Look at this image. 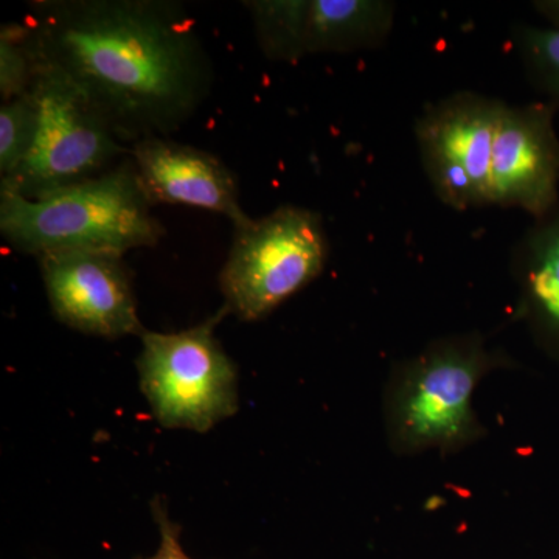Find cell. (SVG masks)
I'll list each match as a JSON object with an SVG mask.
<instances>
[{"label":"cell","mask_w":559,"mask_h":559,"mask_svg":"<svg viewBox=\"0 0 559 559\" xmlns=\"http://www.w3.org/2000/svg\"><path fill=\"white\" fill-rule=\"evenodd\" d=\"M533 5H535V9L538 10L540 14H544L547 20H550L559 27V0H550V2H535Z\"/></svg>","instance_id":"obj_17"},{"label":"cell","mask_w":559,"mask_h":559,"mask_svg":"<svg viewBox=\"0 0 559 559\" xmlns=\"http://www.w3.org/2000/svg\"><path fill=\"white\" fill-rule=\"evenodd\" d=\"M27 28L35 60L68 76L124 145L170 138L212 91V58L182 3L44 0Z\"/></svg>","instance_id":"obj_1"},{"label":"cell","mask_w":559,"mask_h":559,"mask_svg":"<svg viewBox=\"0 0 559 559\" xmlns=\"http://www.w3.org/2000/svg\"><path fill=\"white\" fill-rule=\"evenodd\" d=\"M520 314L532 333L559 355V210L536 219L511 253Z\"/></svg>","instance_id":"obj_11"},{"label":"cell","mask_w":559,"mask_h":559,"mask_svg":"<svg viewBox=\"0 0 559 559\" xmlns=\"http://www.w3.org/2000/svg\"><path fill=\"white\" fill-rule=\"evenodd\" d=\"M507 103L455 92L423 110L415 138L423 168L439 200L466 212L491 205V160Z\"/></svg>","instance_id":"obj_7"},{"label":"cell","mask_w":559,"mask_h":559,"mask_svg":"<svg viewBox=\"0 0 559 559\" xmlns=\"http://www.w3.org/2000/svg\"><path fill=\"white\" fill-rule=\"evenodd\" d=\"M226 314L224 307L193 329L140 336V388L164 428L209 432L237 414V367L215 337Z\"/></svg>","instance_id":"obj_6"},{"label":"cell","mask_w":559,"mask_h":559,"mask_svg":"<svg viewBox=\"0 0 559 559\" xmlns=\"http://www.w3.org/2000/svg\"><path fill=\"white\" fill-rule=\"evenodd\" d=\"M385 0H300L301 57L380 49L395 24Z\"/></svg>","instance_id":"obj_12"},{"label":"cell","mask_w":559,"mask_h":559,"mask_svg":"<svg viewBox=\"0 0 559 559\" xmlns=\"http://www.w3.org/2000/svg\"><path fill=\"white\" fill-rule=\"evenodd\" d=\"M36 61V60H35ZM31 92L38 109V127L27 159L0 190L28 200L83 182L130 156L105 117L57 69L36 61Z\"/></svg>","instance_id":"obj_5"},{"label":"cell","mask_w":559,"mask_h":559,"mask_svg":"<svg viewBox=\"0 0 559 559\" xmlns=\"http://www.w3.org/2000/svg\"><path fill=\"white\" fill-rule=\"evenodd\" d=\"M35 68L27 25H3L0 33V94L3 103L31 91Z\"/></svg>","instance_id":"obj_15"},{"label":"cell","mask_w":559,"mask_h":559,"mask_svg":"<svg viewBox=\"0 0 559 559\" xmlns=\"http://www.w3.org/2000/svg\"><path fill=\"white\" fill-rule=\"evenodd\" d=\"M55 318L69 329L117 340L143 334L123 255L62 250L38 257Z\"/></svg>","instance_id":"obj_8"},{"label":"cell","mask_w":559,"mask_h":559,"mask_svg":"<svg viewBox=\"0 0 559 559\" xmlns=\"http://www.w3.org/2000/svg\"><path fill=\"white\" fill-rule=\"evenodd\" d=\"M154 521L160 533V546L156 554L150 558L138 559H191L189 555L183 551L182 544H180V527L176 522L170 520L168 511L165 509L160 499H154L153 502Z\"/></svg>","instance_id":"obj_16"},{"label":"cell","mask_w":559,"mask_h":559,"mask_svg":"<svg viewBox=\"0 0 559 559\" xmlns=\"http://www.w3.org/2000/svg\"><path fill=\"white\" fill-rule=\"evenodd\" d=\"M38 127L32 92L0 106V176L10 179L27 159Z\"/></svg>","instance_id":"obj_13"},{"label":"cell","mask_w":559,"mask_h":559,"mask_svg":"<svg viewBox=\"0 0 559 559\" xmlns=\"http://www.w3.org/2000/svg\"><path fill=\"white\" fill-rule=\"evenodd\" d=\"M511 366L509 355L489 348L477 331L440 337L401 360L384 390L389 447L399 455L452 454L476 443L485 428L473 409L474 392L491 371Z\"/></svg>","instance_id":"obj_3"},{"label":"cell","mask_w":559,"mask_h":559,"mask_svg":"<svg viewBox=\"0 0 559 559\" xmlns=\"http://www.w3.org/2000/svg\"><path fill=\"white\" fill-rule=\"evenodd\" d=\"M329 255L322 216L299 205H280L235 230L219 274L224 307L245 322L266 319L322 274Z\"/></svg>","instance_id":"obj_4"},{"label":"cell","mask_w":559,"mask_h":559,"mask_svg":"<svg viewBox=\"0 0 559 559\" xmlns=\"http://www.w3.org/2000/svg\"><path fill=\"white\" fill-rule=\"evenodd\" d=\"M0 234L10 248L28 255L62 250L123 255L156 248L165 227L130 157L100 176L36 200L0 190Z\"/></svg>","instance_id":"obj_2"},{"label":"cell","mask_w":559,"mask_h":559,"mask_svg":"<svg viewBox=\"0 0 559 559\" xmlns=\"http://www.w3.org/2000/svg\"><path fill=\"white\" fill-rule=\"evenodd\" d=\"M514 47L528 80L549 95L550 105L559 106V28L518 27Z\"/></svg>","instance_id":"obj_14"},{"label":"cell","mask_w":559,"mask_h":559,"mask_svg":"<svg viewBox=\"0 0 559 559\" xmlns=\"http://www.w3.org/2000/svg\"><path fill=\"white\" fill-rule=\"evenodd\" d=\"M130 157L153 205L178 204L219 213L231 221L235 230L252 223L241 207L234 171L215 154L170 138H148L132 143Z\"/></svg>","instance_id":"obj_10"},{"label":"cell","mask_w":559,"mask_h":559,"mask_svg":"<svg viewBox=\"0 0 559 559\" xmlns=\"http://www.w3.org/2000/svg\"><path fill=\"white\" fill-rule=\"evenodd\" d=\"M549 103L506 105L492 148L491 205L539 219L558 209L559 139Z\"/></svg>","instance_id":"obj_9"}]
</instances>
